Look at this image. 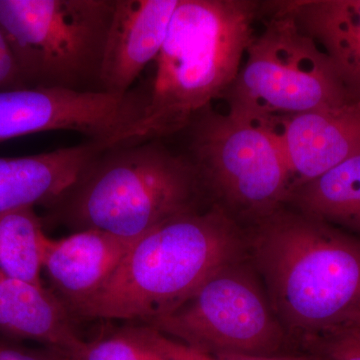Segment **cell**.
I'll return each mask as SVG.
<instances>
[{"mask_svg":"<svg viewBox=\"0 0 360 360\" xmlns=\"http://www.w3.org/2000/svg\"><path fill=\"white\" fill-rule=\"evenodd\" d=\"M115 0H0L4 32L25 87L103 92Z\"/></svg>","mask_w":360,"mask_h":360,"instance_id":"8992f818","label":"cell"},{"mask_svg":"<svg viewBox=\"0 0 360 360\" xmlns=\"http://www.w3.org/2000/svg\"><path fill=\"white\" fill-rule=\"evenodd\" d=\"M246 231L219 206L168 220L142 236L73 319L146 323L168 314L217 269L248 255Z\"/></svg>","mask_w":360,"mask_h":360,"instance_id":"7a4b0ae2","label":"cell"},{"mask_svg":"<svg viewBox=\"0 0 360 360\" xmlns=\"http://www.w3.org/2000/svg\"><path fill=\"white\" fill-rule=\"evenodd\" d=\"M274 18L253 37L246 61L224 96L229 110L291 115L352 101L330 58L290 13Z\"/></svg>","mask_w":360,"mask_h":360,"instance_id":"ba28073f","label":"cell"},{"mask_svg":"<svg viewBox=\"0 0 360 360\" xmlns=\"http://www.w3.org/2000/svg\"><path fill=\"white\" fill-rule=\"evenodd\" d=\"M258 13L259 4L248 0H179L155 60L148 108L134 129L139 141L186 129L224 96L255 37Z\"/></svg>","mask_w":360,"mask_h":360,"instance_id":"277c9868","label":"cell"},{"mask_svg":"<svg viewBox=\"0 0 360 360\" xmlns=\"http://www.w3.org/2000/svg\"><path fill=\"white\" fill-rule=\"evenodd\" d=\"M321 44L352 101H360V0L274 2Z\"/></svg>","mask_w":360,"mask_h":360,"instance_id":"9a60e30c","label":"cell"},{"mask_svg":"<svg viewBox=\"0 0 360 360\" xmlns=\"http://www.w3.org/2000/svg\"><path fill=\"white\" fill-rule=\"evenodd\" d=\"M142 324L201 354L295 352L248 255L217 269L176 309Z\"/></svg>","mask_w":360,"mask_h":360,"instance_id":"52a82bcc","label":"cell"},{"mask_svg":"<svg viewBox=\"0 0 360 360\" xmlns=\"http://www.w3.org/2000/svg\"><path fill=\"white\" fill-rule=\"evenodd\" d=\"M14 89H25V86L13 52L0 30V90Z\"/></svg>","mask_w":360,"mask_h":360,"instance_id":"7402d4cb","label":"cell"},{"mask_svg":"<svg viewBox=\"0 0 360 360\" xmlns=\"http://www.w3.org/2000/svg\"><path fill=\"white\" fill-rule=\"evenodd\" d=\"M206 201L188 156L175 155L160 139L127 141L94 158L45 205L44 220L73 232L96 229L139 239L168 220L202 210Z\"/></svg>","mask_w":360,"mask_h":360,"instance_id":"3957f363","label":"cell"},{"mask_svg":"<svg viewBox=\"0 0 360 360\" xmlns=\"http://www.w3.org/2000/svg\"><path fill=\"white\" fill-rule=\"evenodd\" d=\"M125 141H129L125 135L87 139L75 146L39 155L0 158V214L49 205L94 158Z\"/></svg>","mask_w":360,"mask_h":360,"instance_id":"4fadbf2b","label":"cell"},{"mask_svg":"<svg viewBox=\"0 0 360 360\" xmlns=\"http://www.w3.org/2000/svg\"><path fill=\"white\" fill-rule=\"evenodd\" d=\"M155 340L160 347L174 360H323L309 352H295L276 355L205 354L172 340L155 330Z\"/></svg>","mask_w":360,"mask_h":360,"instance_id":"ffe728a7","label":"cell"},{"mask_svg":"<svg viewBox=\"0 0 360 360\" xmlns=\"http://www.w3.org/2000/svg\"><path fill=\"white\" fill-rule=\"evenodd\" d=\"M288 202L326 224L360 231V155L300 186Z\"/></svg>","mask_w":360,"mask_h":360,"instance_id":"2e32d148","label":"cell"},{"mask_svg":"<svg viewBox=\"0 0 360 360\" xmlns=\"http://www.w3.org/2000/svg\"><path fill=\"white\" fill-rule=\"evenodd\" d=\"M63 303L51 290L0 272V333L39 341L65 354L82 340Z\"/></svg>","mask_w":360,"mask_h":360,"instance_id":"5bb4252c","label":"cell"},{"mask_svg":"<svg viewBox=\"0 0 360 360\" xmlns=\"http://www.w3.org/2000/svg\"><path fill=\"white\" fill-rule=\"evenodd\" d=\"M137 240L96 229L61 239L44 234L40 245L42 269L51 290L71 316L103 288Z\"/></svg>","mask_w":360,"mask_h":360,"instance_id":"7c38bea8","label":"cell"},{"mask_svg":"<svg viewBox=\"0 0 360 360\" xmlns=\"http://www.w3.org/2000/svg\"><path fill=\"white\" fill-rule=\"evenodd\" d=\"M179 0H115L103 66V92L123 94L155 60Z\"/></svg>","mask_w":360,"mask_h":360,"instance_id":"8fae6325","label":"cell"},{"mask_svg":"<svg viewBox=\"0 0 360 360\" xmlns=\"http://www.w3.org/2000/svg\"><path fill=\"white\" fill-rule=\"evenodd\" d=\"M298 352L323 360H360V316L300 341Z\"/></svg>","mask_w":360,"mask_h":360,"instance_id":"d6986e66","label":"cell"},{"mask_svg":"<svg viewBox=\"0 0 360 360\" xmlns=\"http://www.w3.org/2000/svg\"><path fill=\"white\" fill-rule=\"evenodd\" d=\"M65 355L70 360H174L160 347L153 329L137 322L82 338Z\"/></svg>","mask_w":360,"mask_h":360,"instance_id":"ac0fdd59","label":"cell"},{"mask_svg":"<svg viewBox=\"0 0 360 360\" xmlns=\"http://www.w3.org/2000/svg\"><path fill=\"white\" fill-rule=\"evenodd\" d=\"M44 234L34 207L0 214V272L44 288L40 245Z\"/></svg>","mask_w":360,"mask_h":360,"instance_id":"e0dca14e","label":"cell"},{"mask_svg":"<svg viewBox=\"0 0 360 360\" xmlns=\"http://www.w3.org/2000/svg\"><path fill=\"white\" fill-rule=\"evenodd\" d=\"M187 127L191 131L188 158L210 205L250 226L288 202L290 172L276 115L232 110L222 115L207 106Z\"/></svg>","mask_w":360,"mask_h":360,"instance_id":"5b68a950","label":"cell"},{"mask_svg":"<svg viewBox=\"0 0 360 360\" xmlns=\"http://www.w3.org/2000/svg\"><path fill=\"white\" fill-rule=\"evenodd\" d=\"M0 360H70L54 348H30L18 340L0 335Z\"/></svg>","mask_w":360,"mask_h":360,"instance_id":"44dd1931","label":"cell"},{"mask_svg":"<svg viewBox=\"0 0 360 360\" xmlns=\"http://www.w3.org/2000/svg\"><path fill=\"white\" fill-rule=\"evenodd\" d=\"M148 104L146 90L127 94L25 87L0 90V143L25 135L70 130L87 139L135 137Z\"/></svg>","mask_w":360,"mask_h":360,"instance_id":"9c48e42d","label":"cell"},{"mask_svg":"<svg viewBox=\"0 0 360 360\" xmlns=\"http://www.w3.org/2000/svg\"><path fill=\"white\" fill-rule=\"evenodd\" d=\"M291 176V194L360 155V101L291 115H276Z\"/></svg>","mask_w":360,"mask_h":360,"instance_id":"30bf717a","label":"cell"},{"mask_svg":"<svg viewBox=\"0 0 360 360\" xmlns=\"http://www.w3.org/2000/svg\"><path fill=\"white\" fill-rule=\"evenodd\" d=\"M245 231L248 257L293 347L360 316L359 239L283 207Z\"/></svg>","mask_w":360,"mask_h":360,"instance_id":"6da1fadb","label":"cell"}]
</instances>
